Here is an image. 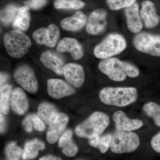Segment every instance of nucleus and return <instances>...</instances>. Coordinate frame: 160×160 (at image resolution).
I'll use <instances>...</instances> for the list:
<instances>
[{
    "label": "nucleus",
    "mask_w": 160,
    "mask_h": 160,
    "mask_svg": "<svg viewBox=\"0 0 160 160\" xmlns=\"http://www.w3.org/2000/svg\"><path fill=\"white\" fill-rule=\"evenodd\" d=\"M98 68L112 81L116 82H124L127 76L137 78L140 73L139 69L134 64L115 57L101 60Z\"/></svg>",
    "instance_id": "1"
},
{
    "label": "nucleus",
    "mask_w": 160,
    "mask_h": 160,
    "mask_svg": "<svg viewBox=\"0 0 160 160\" xmlns=\"http://www.w3.org/2000/svg\"><path fill=\"white\" fill-rule=\"evenodd\" d=\"M138 93L133 87H106L101 89L99 98L108 106L126 107L137 100Z\"/></svg>",
    "instance_id": "2"
},
{
    "label": "nucleus",
    "mask_w": 160,
    "mask_h": 160,
    "mask_svg": "<svg viewBox=\"0 0 160 160\" xmlns=\"http://www.w3.org/2000/svg\"><path fill=\"white\" fill-rule=\"evenodd\" d=\"M110 124L109 116L105 112L96 111L76 127V134L80 138L91 139L101 135Z\"/></svg>",
    "instance_id": "3"
},
{
    "label": "nucleus",
    "mask_w": 160,
    "mask_h": 160,
    "mask_svg": "<svg viewBox=\"0 0 160 160\" xmlns=\"http://www.w3.org/2000/svg\"><path fill=\"white\" fill-rule=\"evenodd\" d=\"M127 47V42L124 36L117 33H109L93 49L95 57L101 59L113 58L121 54Z\"/></svg>",
    "instance_id": "4"
},
{
    "label": "nucleus",
    "mask_w": 160,
    "mask_h": 160,
    "mask_svg": "<svg viewBox=\"0 0 160 160\" xmlns=\"http://www.w3.org/2000/svg\"><path fill=\"white\" fill-rule=\"evenodd\" d=\"M4 43L7 53L11 57L20 58L28 52L31 46L29 36L23 31L13 29L4 37Z\"/></svg>",
    "instance_id": "5"
},
{
    "label": "nucleus",
    "mask_w": 160,
    "mask_h": 160,
    "mask_svg": "<svg viewBox=\"0 0 160 160\" xmlns=\"http://www.w3.org/2000/svg\"><path fill=\"white\" fill-rule=\"evenodd\" d=\"M112 135L110 150L116 154L132 152L140 146L139 137L135 132L116 130Z\"/></svg>",
    "instance_id": "6"
},
{
    "label": "nucleus",
    "mask_w": 160,
    "mask_h": 160,
    "mask_svg": "<svg viewBox=\"0 0 160 160\" xmlns=\"http://www.w3.org/2000/svg\"><path fill=\"white\" fill-rule=\"evenodd\" d=\"M132 44L140 52L160 57V34L141 32L133 38Z\"/></svg>",
    "instance_id": "7"
},
{
    "label": "nucleus",
    "mask_w": 160,
    "mask_h": 160,
    "mask_svg": "<svg viewBox=\"0 0 160 160\" xmlns=\"http://www.w3.org/2000/svg\"><path fill=\"white\" fill-rule=\"evenodd\" d=\"M16 82L26 91L34 93L38 90V82L33 70L28 65H21L17 68L13 73Z\"/></svg>",
    "instance_id": "8"
},
{
    "label": "nucleus",
    "mask_w": 160,
    "mask_h": 160,
    "mask_svg": "<svg viewBox=\"0 0 160 160\" xmlns=\"http://www.w3.org/2000/svg\"><path fill=\"white\" fill-rule=\"evenodd\" d=\"M107 12L105 9H96L89 14L86 24V31L92 35L103 33L108 25Z\"/></svg>",
    "instance_id": "9"
},
{
    "label": "nucleus",
    "mask_w": 160,
    "mask_h": 160,
    "mask_svg": "<svg viewBox=\"0 0 160 160\" xmlns=\"http://www.w3.org/2000/svg\"><path fill=\"white\" fill-rule=\"evenodd\" d=\"M60 37V30L55 24H50L47 28H40L33 32L32 38L39 45L53 47Z\"/></svg>",
    "instance_id": "10"
},
{
    "label": "nucleus",
    "mask_w": 160,
    "mask_h": 160,
    "mask_svg": "<svg viewBox=\"0 0 160 160\" xmlns=\"http://www.w3.org/2000/svg\"><path fill=\"white\" fill-rule=\"evenodd\" d=\"M47 92L50 97L59 99L74 94L75 90L63 80L49 79L47 82Z\"/></svg>",
    "instance_id": "11"
},
{
    "label": "nucleus",
    "mask_w": 160,
    "mask_h": 160,
    "mask_svg": "<svg viewBox=\"0 0 160 160\" xmlns=\"http://www.w3.org/2000/svg\"><path fill=\"white\" fill-rule=\"evenodd\" d=\"M112 119L116 129L118 131H134L142 127L144 124L142 120L129 118L122 110L115 112L112 115Z\"/></svg>",
    "instance_id": "12"
},
{
    "label": "nucleus",
    "mask_w": 160,
    "mask_h": 160,
    "mask_svg": "<svg viewBox=\"0 0 160 160\" xmlns=\"http://www.w3.org/2000/svg\"><path fill=\"white\" fill-rule=\"evenodd\" d=\"M140 14L145 27L147 29H152L157 26L160 21L156 7L153 2L145 0L142 3Z\"/></svg>",
    "instance_id": "13"
},
{
    "label": "nucleus",
    "mask_w": 160,
    "mask_h": 160,
    "mask_svg": "<svg viewBox=\"0 0 160 160\" xmlns=\"http://www.w3.org/2000/svg\"><path fill=\"white\" fill-rule=\"evenodd\" d=\"M63 75L68 82L76 88H80L85 82V75L82 66L76 63L65 65Z\"/></svg>",
    "instance_id": "14"
},
{
    "label": "nucleus",
    "mask_w": 160,
    "mask_h": 160,
    "mask_svg": "<svg viewBox=\"0 0 160 160\" xmlns=\"http://www.w3.org/2000/svg\"><path fill=\"white\" fill-rule=\"evenodd\" d=\"M69 120V117L66 113H60L54 122L49 125L46 138L49 144H54L57 142L65 130Z\"/></svg>",
    "instance_id": "15"
},
{
    "label": "nucleus",
    "mask_w": 160,
    "mask_h": 160,
    "mask_svg": "<svg viewBox=\"0 0 160 160\" xmlns=\"http://www.w3.org/2000/svg\"><path fill=\"white\" fill-rule=\"evenodd\" d=\"M127 28L133 33L141 32L143 29V21L141 18L138 4L135 3L132 6L125 9Z\"/></svg>",
    "instance_id": "16"
},
{
    "label": "nucleus",
    "mask_w": 160,
    "mask_h": 160,
    "mask_svg": "<svg viewBox=\"0 0 160 160\" xmlns=\"http://www.w3.org/2000/svg\"><path fill=\"white\" fill-rule=\"evenodd\" d=\"M57 49L59 52H69L74 60L81 59L84 55L82 46L74 38H64L58 43Z\"/></svg>",
    "instance_id": "17"
},
{
    "label": "nucleus",
    "mask_w": 160,
    "mask_h": 160,
    "mask_svg": "<svg viewBox=\"0 0 160 160\" xmlns=\"http://www.w3.org/2000/svg\"><path fill=\"white\" fill-rule=\"evenodd\" d=\"M40 61L46 68L59 75H63L65 62L58 54L50 51L44 52L40 57Z\"/></svg>",
    "instance_id": "18"
},
{
    "label": "nucleus",
    "mask_w": 160,
    "mask_h": 160,
    "mask_svg": "<svg viewBox=\"0 0 160 160\" xmlns=\"http://www.w3.org/2000/svg\"><path fill=\"white\" fill-rule=\"evenodd\" d=\"M12 109L15 113L23 115L29 108V102L22 89L17 87L12 92L11 98Z\"/></svg>",
    "instance_id": "19"
},
{
    "label": "nucleus",
    "mask_w": 160,
    "mask_h": 160,
    "mask_svg": "<svg viewBox=\"0 0 160 160\" xmlns=\"http://www.w3.org/2000/svg\"><path fill=\"white\" fill-rule=\"evenodd\" d=\"M87 18L82 12L78 11L73 15L65 18L60 23L61 27L67 31L76 32L79 31L86 26Z\"/></svg>",
    "instance_id": "20"
},
{
    "label": "nucleus",
    "mask_w": 160,
    "mask_h": 160,
    "mask_svg": "<svg viewBox=\"0 0 160 160\" xmlns=\"http://www.w3.org/2000/svg\"><path fill=\"white\" fill-rule=\"evenodd\" d=\"M72 136V131L68 129L62 135L59 139V147L62 148L63 154L68 157L75 156L78 152V148L73 142Z\"/></svg>",
    "instance_id": "21"
},
{
    "label": "nucleus",
    "mask_w": 160,
    "mask_h": 160,
    "mask_svg": "<svg viewBox=\"0 0 160 160\" xmlns=\"http://www.w3.org/2000/svg\"><path fill=\"white\" fill-rule=\"evenodd\" d=\"M59 114L56 107L47 102L41 103L38 108L37 115L46 125L53 122Z\"/></svg>",
    "instance_id": "22"
},
{
    "label": "nucleus",
    "mask_w": 160,
    "mask_h": 160,
    "mask_svg": "<svg viewBox=\"0 0 160 160\" xmlns=\"http://www.w3.org/2000/svg\"><path fill=\"white\" fill-rule=\"evenodd\" d=\"M45 149V143L38 139L27 141L23 149L22 158L24 160L33 159L38 156L40 150Z\"/></svg>",
    "instance_id": "23"
},
{
    "label": "nucleus",
    "mask_w": 160,
    "mask_h": 160,
    "mask_svg": "<svg viewBox=\"0 0 160 160\" xmlns=\"http://www.w3.org/2000/svg\"><path fill=\"white\" fill-rule=\"evenodd\" d=\"M30 22L29 8L27 6H23L19 9L18 12L13 22L14 29L26 31L29 28Z\"/></svg>",
    "instance_id": "24"
},
{
    "label": "nucleus",
    "mask_w": 160,
    "mask_h": 160,
    "mask_svg": "<svg viewBox=\"0 0 160 160\" xmlns=\"http://www.w3.org/2000/svg\"><path fill=\"white\" fill-rule=\"evenodd\" d=\"M12 93V86L5 84L1 86L0 89V109L1 112L7 115L9 112Z\"/></svg>",
    "instance_id": "25"
},
{
    "label": "nucleus",
    "mask_w": 160,
    "mask_h": 160,
    "mask_svg": "<svg viewBox=\"0 0 160 160\" xmlns=\"http://www.w3.org/2000/svg\"><path fill=\"white\" fill-rule=\"evenodd\" d=\"M112 135L110 133L100 135L89 139V144L92 147L97 148L102 153L108 151L111 146Z\"/></svg>",
    "instance_id": "26"
},
{
    "label": "nucleus",
    "mask_w": 160,
    "mask_h": 160,
    "mask_svg": "<svg viewBox=\"0 0 160 160\" xmlns=\"http://www.w3.org/2000/svg\"><path fill=\"white\" fill-rule=\"evenodd\" d=\"M142 109L145 114L153 120L154 124L160 127V106L154 102L144 104Z\"/></svg>",
    "instance_id": "27"
},
{
    "label": "nucleus",
    "mask_w": 160,
    "mask_h": 160,
    "mask_svg": "<svg viewBox=\"0 0 160 160\" xmlns=\"http://www.w3.org/2000/svg\"><path fill=\"white\" fill-rule=\"evenodd\" d=\"M22 153L23 149L15 142L11 141L5 147V160H19Z\"/></svg>",
    "instance_id": "28"
},
{
    "label": "nucleus",
    "mask_w": 160,
    "mask_h": 160,
    "mask_svg": "<svg viewBox=\"0 0 160 160\" xmlns=\"http://www.w3.org/2000/svg\"><path fill=\"white\" fill-rule=\"evenodd\" d=\"M19 9L13 5H9L1 12V21L3 25L8 26L13 22L17 15Z\"/></svg>",
    "instance_id": "29"
},
{
    "label": "nucleus",
    "mask_w": 160,
    "mask_h": 160,
    "mask_svg": "<svg viewBox=\"0 0 160 160\" xmlns=\"http://www.w3.org/2000/svg\"><path fill=\"white\" fill-rule=\"evenodd\" d=\"M86 3L76 0H56L54 6L57 9H79L84 8Z\"/></svg>",
    "instance_id": "30"
},
{
    "label": "nucleus",
    "mask_w": 160,
    "mask_h": 160,
    "mask_svg": "<svg viewBox=\"0 0 160 160\" xmlns=\"http://www.w3.org/2000/svg\"><path fill=\"white\" fill-rule=\"evenodd\" d=\"M136 1L137 0H106V2L111 10L117 11L132 6Z\"/></svg>",
    "instance_id": "31"
},
{
    "label": "nucleus",
    "mask_w": 160,
    "mask_h": 160,
    "mask_svg": "<svg viewBox=\"0 0 160 160\" xmlns=\"http://www.w3.org/2000/svg\"><path fill=\"white\" fill-rule=\"evenodd\" d=\"M47 0H28L24 4L31 9H38L43 7L46 4Z\"/></svg>",
    "instance_id": "32"
},
{
    "label": "nucleus",
    "mask_w": 160,
    "mask_h": 160,
    "mask_svg": "<svg viewBox=\"0 0 160 160\" xmlns=\"http://www.w3.org/2000/svg\"><path fill=\"white\" fill-rule=\"evenodd\" d=\"M33 114H29L26 117L22 122L23 127L26 132H30L32 130V124L33 125Z\"/></svg>",
    "instance_id": "33"
},
{
    "label": "nucleus",
    "mask_w": 160,
    "mask_h": 160,
    "mask_svg": "<svg viewBox=\"0 0 160 160\" xmlns=\"http://www.w3.org/2000/svg\"><path fill=\"white\" fill-rule=\"evenodd\" d=\"M33 126L35 129L39 131H43L46 128L45 123L37 114H33Z\"/></svg>",
    "instance_id": "34"
},
{
    "label": "nucleus",
    "mask_w": 160,
    "mask_h": 160,
    "mask_svg": "<svg viewBox=\"0 0 160 160\" xmlns=\"http://www.w3.org/2000/svg\"><path fill=\"white\" fill-rule=\"evenodd\" d=\"M151 145L155 151L160 153V132L152 138Z\"/></svg>",
    "instance_id": "35"
},
{
    "label": "nucleus",
    "mask_w": 160,
    "mask_h": 160,
    "mask_svg": "<svg viewBox=\"0 0 160 160\" xmlns=\"http://www.w3.org/2000/svg\"><path fill=\"white\" fill-rule=\"evenodd\" d=\"M39 160H62L59 157L53 155H47L40 158Z\"/></svg>",
    "instance_id": "36"
},
{
    "label": "nucleus",
    "mask_w": 160,
    "mask_h": 160,
    "mask_svg": "<svg viewBox=\"0 0 160 160\" xmlns=\"http://www.w3.org/2000/svg\"><path fill=\"white\" fill-rule=\"evenodd\" d=\"M2 112H1V132L3 133L4 132L6 128V122H5V119L3 114H2Z\"/></svg>",
    "instance_id": "37"
},
{
    "label": "nucleus",
    "mask_w": 160,
    "mask_h": 160,
    "mask_svg": "<svg viewBox=\"0 0 160 160\" xmlns=\"http://www.w3.org/2000/svg\"><path fill=\"white\" fill-rule=\"evenodd\" d=\"M1 81H0V84H1V86H2L4 85V83L6 82L7 80L9 78V76L7 74L5 73H3V72H1Z\"/></svg>",
    "instance_id": "38"
},
{
    "label": "nucleus",
    "mask_w": 160,
    "mask_h": 160,
    "mask_svg": "<svg viewBox=\"0 0 160 160\" xmlns=\"http://www.w3.org/2000/svg\"><path fill=\"white\" fill-rule=\"evenodd\" d=\"M78 160H83V159H78Z\"/></svg>",
    "instance_id": "39"
},
{
    "label": "nucleus",
    "mask_w": 160,
    "mask_h": 160,
    "mask_svg": "<svg viewBox=\"0 0 160 160\" xmlns=\"http://www.w3.org/2000/svg\"><path fill=\"white\" fill-rule=\"evenodd\" d=\"M76 1H80V0H76Z\"/></svg>",
    "instance_id": "40"
}]
</instances>
